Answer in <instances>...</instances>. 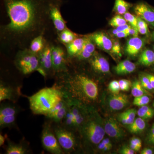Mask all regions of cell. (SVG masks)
<instances>
[{
  "mask_svg": "<svg viewBox=\"0 0 154 154\" xmlns=\"http://www.w3.org/2000/svg\"><path fill=\"white\" fill-rule=\"evenodd\" d=\"M55 0H3L9 22L1 28L2 42L9 45L25 47L34 37L43 34L49 11Z\"/></svg>",
  "mask_w": 154,
  "mask_h": 154,
  "instance_id": "obj_1",
  "label": "cell"
},
{
  "mask_svg": "<svg viewBox=\"0 0 154 154\" xmlns=\"http://www.w3.org/2000/svg\"><path fill=\"white\" fill-rule=\"evenodd\" d=\"M57 75L54 85L71 99L89 106L98 99L99 88L93 79L84 74H70L69 70Z\"/></svg>",
  "mask_w": 154,
  "mask_h": 154,
  "instance_id": "obj_2",
  "label": "cell"
},
{
  "mask_svg": "<svg viewBox=\"0 0 154 154\" xmlns=\"http://www.w3.org/2000/svg\"><path fill=\"white\" fill-rule=\"evenodd\" d=\"M78 131L82 145L87 150L96 149L104 139L105 134L104 122L93 106L89 107L88 115Z\"/></svg>",
  "mask_w": 154,
  "mask_h": 154,
  "instance_id": "obj_3",
  "label": "cell"
},
{
  "mask_svg": "<svg viewBox=\"0 0 154 154\" xmlns=\"http://www.w3.org/2000/svg\"><path fill=\"white\" fill-rule=\"evenodd\" d=\"M65 96L62 90L54 85L42 88L28 97L30 110L33 114L46 116Z\"/></svg>",
  "mask_w": 154,
  "mask_h": 154,
  "instance_id": "obj_4",
  "label": "cell"
},
{
  "mask_svg": "<svg viewBox=\"0 0 154 154\" xmlns=\"http://www.w3.org/2000/svg\"><path fill=\"white\" fill-rule=\"evenodd\" d=\"M14 63L17 69L24 75H28L38 71L39 60L38 54L28 48L19 51L15 57Z\"/></svg>",
  "mask_w": 154,
  "mask_h": 154,
  "instance_id": "obj_5",
  "label": "cell"
},
{
  "mask_svg": "<svg viewBox=\"0 0 154 154\" xmlns=\"http://www.w3.org/2000/svg\"><path fill=\"white\" fill-rule=\"evenodd\" d=\"M53 129L64 153L69 154L75 150L77 146L74 131L67 129L60 124H56Z\"/></svg>",
  "mask_w": 154,
  "mask_h": 154,
  "instance_id": "obj_6",
  "label": "cell"
},
{
  "mask_svg": "<svg viewBox=\"0 0 154 154\" xmlns=\"http://www.w3.org/2000/svg\"><path fill=\"white\" fill-rule=\"evenodd\" d=\"M41 143L45 149L50 153L64 154L54 134L52 125L49 122H45L43 125Z\"/></svg>",
  "mask_w": 154,
  "mask_h": 154,
  "instance_id": "obj_7",
  "label": "cell"
},
{
  "mask_svg": "<svg viewBox=\"0 0 154 154\" xmlns=\"http://www.w3.org/2000/svg\"><path fill=\"white\" fill-rule=\"evenodd\" d=\"M52 46L49 44H46L44 49L38 54L39 66L37 71L45 78L54 73L51 56Z\"/></svg>",
  "mask_w": 154,
  "mask_h": 154,
  "instance_id": "obj_8",
  "label": "cell"
},
{
  "mask_svg": "<svg viewBox=\"0 0 154 154\" xmlns=\"http://www.w3.org/2000/svg\"><path fill=\"white\" fill-rule=\"evenodd\" d=\"M51 56L54 74H59L68 71L67 60V54L62 48L53 45Z\"/></svg>",
  "mask_w": 154,
  "mask_h": 154,
  "instance_id": "obj_9",
  "label": "cell"
},
{
  "mask_svg": "<svg viewBox=\"0 0 154 154\" xmlns=\"http://www.w3.org/2000/svg\"><path fill=\"white\" fill-rule=\"evenodd\" d=\"M63 3V0H55L51 4L49 9V18L58 34L67 28L66 22L61 13L60 7Z\"/></svg>",
  "mask_w": 154,
  "mask_h": 154,
  "instance_id": "obj_10",
  "label": "cell"
},
{
  "mask_svg": "<svg viewBox=\"0 0 154 154\" xmlns=\"http://www.w3.org/2000/svg\"><path fill=\"white\" fill-rule=\"evenodd\" d=\"M105 133L110 137L116 140H121L125 136V132L121 128L116 119L108 117L104 122Z\"/></svg>",
  "mask_w": 154,
  "mask_h": 154,
  "instance_id": "obj_11",
  "label": "cell"
},
{
  "mask_svg": "<svg viewBox=\"0 0 154 154\" xmlns=\"http://www.w3.org/2000/svg\"><path fill=\"white\" fill-rule=\"evenodd\" d=\"M137 16L143 19L154 28V9L147 3L140 2L134 7Z\"/></svg>",
  "mask_w": 154,
  "mask_h": 154,
  "instance_id": "obj_12",
  "label": "cell"
},
{
  "mask_svg": "<svg viewBox=\"0 0 154 154\" xmlns=\"http://www.w3.org/2000/svg\"><path fill=\"white\" fill-rule=\"evenodd\" d=\"M107 105L109 108L113 111H117L123 109L129 103L127 95L121 93L112 94L107 99Z\"/></svg>",
  "mask_w": 154,
  "mask_h": 154,
  "instance_id": "obj_13",
  "label": "cell"
},
{
  "mask_svg": "<svg viewBox=\"0 0 154 154\" xmlns=\"http://www.w3.org/2000/svg\"><path fill=\"white\" fill-rule=\"evenodd\" d=\"M19 89L1 82L0 84V102L9 100L15 102L21 95Z\"/></svg>",
  "mask_w": 154,
  "mask_h": 154,
  "instance_id": "obj_14",
  "label": "cell"
},
{
  "mask_svg": "<svg viewBox=\"0 0 154 154\" xmlns=\"http://www.w3.org/2000/svg\"><path fill=\"white\" fill-rule=\"evenodd\" d=\"M89 62L91 68L96 72L103 74L110 72V65L103 57L94 54L90 59Z\"/></svg>",
  "mask_w": 154,
  "mask_h": 154,
  "instance_id": "obj_15",
  "label": "cell"
},
{
  "mask_svg": "<svg viewBox=\"0 0 154 154\" xmlns=\"http://www.w3.org/2000/svg\"><path fill=\"white\" fill-rule=\"evenodd\" d=\"M95 44L101 48L106 51L111 50L113 46V42L105 33L103 32H96L88 36Z\"/></svg>",
  "mask_w": 154,
  "mask_h": 154,
  "instance_id": "obj_16",
  "label": "cell"
},
{
  "mask_svg": "<svg viewBox=\"0 0 154 154\" xmlns=\"http://www.w3.org/2000/svg\"><path fill=\"white\" fill-rule=\"evenodd\" d=\"M145 43V40L138 36L131 38L127 42L125 47L126 54L131 57L135 56L142 49Z\"/></svg>",
  "mask_w": 154,
  "mask_h": 154,
  "instance_id": "obj_17",
  "label": "cell"
},
{
  "mask_svg": "<svg viewBox=\"0 0 154 154\" xmlns=\"http://www.w3.org/2000/svg\"><path fill=\"white\" fill-rule=\"evenodd\" d=\"M88 37L77 38L69 44L66 45L68 57H75L82 51Z\"/></svg>",
  "mask_w": 154,
  "mask_h": 154,
  "instance_id": "obj_18",
  "label": "cell"
},
{
  "mask_svg": "<svg viewBox=\"0 0 154 154\" xmlns=\"http://www.w3.org/2000/svg\"><path fill=\"white\" fill-rule=\"evenodd\" d=\"M7 145L5 150L6 154H26L29 153V148L26 143H14L9 138H7Z\"/></svg>",
  "mask_w": 154,
  "mask_h": 154,
  "instance_id": "obj_19",
  "label": "cell"
},
{
  "mask_svg": "<svg viewBox=\"0 0 154 154\" xmlns=\"http://www.w3.org/2000/svg\"><path fill=\"white\" fill-rule=\"evenodd\" d=\"M95 51V43L88 36L87 41L84 45L82 49L76 56L75 58L79 60L90 59L94 55Z\"/></svg>",
  "mask_w": 154,
  "mask_h": 154,
  "instance_id": "obj_20",
  "label": "cell"
},
{
  "mask_svg": "<svg viewBox=\"0 0 154 154\" xmlns=\"http://www.w3.org/2000/svg\"><path fill=\"white\" fill-rule=\"evenodd\" d=\"M136 68L135 64L129 60L120 62L114 67V70L118 75L128 74L133 72Z\"/></svg>",
  "mask_w": 154,
  "mask_h": 154,
  "instance_id": "obj_21",
  "label": "cell"
},
{
  "mask_svg": "<svg viewBox=\"0 0 154 154\" xmlns=\"http://www.w3.org/2000/svg\"><path fill=\"white\" fill-rule=\"evenodd\" d=\"M46 43L43 34L36 36L30 42L29 49L33 53L38 54L44 49Z\"/></svg>",
  "mask_w": 154,
  "mask_h": 154,
  "instance_id": "obj_22",
  "label": "cell"
},
{
  "mask_svg": "<svg viewBox=\"0 0 154 154\" xmlns=\"http://www.w3.org/2000/svg\"><path fill=\"white\" fill-rule=\"evenodd\" d=\"M72 101V99L70 102L65 105L61 109L58 110L53 115L47 118L51 120L53 122H54L56 124H61L63 121L69 109Z\"/></svg>",
  "mask_w": 154,
  "mask_h": 154,
  "instance_id": "obj_23",
  "label": "cell"
},
{
  "mask_svg": "<svg viewBox=\"0 0 154 154\" xmlns=\"http://www.w3.org/2000/svg\"><path fill=\"white\" fill-rule=\"evenodd\" d=\"M146 126L145 120L139 117L135 119L132 124L128 125V128L131 133L138 134L143 132Z\"/></svg>",
  "mask_w": 154,
  "mask_h": 154,
  "instance_id": "obj_24",
  "label": "cell"
},
{
  "mask_svg": "<svg viewBox=\"0 0 154 154\" xmlns=\"http://www.w3.org/2000/svg\"><path fill=\"white\" fill-rule=\"evenodd\" d=\"M138 63L146 66L152 65L154 63V51L149 49L144 50L139 57Z\"/></svg>",
  "mask_w": 154,
  "mask_h": 154,
  "instance_id": "obj_25",
  "label": "cell"
},
{
  "mask_svg": "<svg viewBox=\"0 0 154 154\" xmlns=\"http://www.w3.org/2000/svg\"><path fill=\"white\" fill-rule=\"evenodd\" d=\"M19 108L15 105L9 103L2 104L0 107V117L6 116L17 115Z\"/></svg>",
  "mask_w": 154,
  "mask_h": 154,
  "instance_id": "obj_26",
  "label": "cell"
},
{
  "mask_svg": "<svg viewBox=\"0 0 154 154\" xmlns=\"http://www.w3.org/2000/svg\"><path fill=\"white\" fill-rule=\"evenodd\" d=\"M77 38L78 37L76 34L67 28L58 33L60 41L65 45L70 43Z\"/></svg>",
  "mask_w": 154,
  "mask_h": 154,
  "instance_id": "obj_27",
  "label": "cell"
},
{
  "mask_svg": "<svg viewBox=\"0 0 154 154\" xmlns=\"http://www.w3.org/2000/svg\"><path fill=\"white\" fill-rule=\"evenodd\" d=\"M132 4L125 0H115L113 11L119 15H124L127 13Z\"/></svg>",
  "mask_w": 154,
  "mask_h": 154,
  "instance_id": "obj_28",
  "label": "cell"
},
{
  "mask_svg": "<svg viewBox=\"0 0 154 154\" xmlns=\"http://www.w3.org/2000/svg\"><path fill=\"white\" fill-rule=\"evenodd\" d=\"M60 124L67 129L71 130L74 131H77L75 122V116L71 111L70 107L63 121Z\"/></svg>",
  "mask_w": 154,
  "mask_h": 154,
  "instance_id": "obj_29",
  "label": "cell"
},
{
  "mask_svg": "<svg viewBox=\"0 0 154 154\" xmlns=\"http://www.w3.org/2000/svg\"><path fill=\"white\" fill-rule=\"evenodd\" d=\"M131 89V94L134 97L145 95H150L148 91L143 88L140 81L137 79L133 82Z\"/></svg>",
  "mask_w": 154,
  "mask_h": 154,
  "instance_id": "obj_30",
  "label": "cell"
},
{
  "mask_svg": "<svg viewBox=\"0 0 154 154\" xmlns=\"http://www.w3.org/2000/svg\"><path fill=\"white\" fill-rule=\"evenodd\" d=\"M139 117L146 120L151 119L154 116V110L147 105L141 106L137 111Z\"/></svg>",
  "mask_w": 154,
  "mask_h": 154,
  "instance_id": "obj_31",
  "label": "cell"
},
{
  "mask_svg": "<svg viewBox=\"0 0 154 154\" xmlns=\"http://www.w3.org/2000/svg\"><path fill=\"white\" fill-rule=\"evenodd\" d=\"M17 115L6 116L0 117L1 128L13 127L16 125Z\"/></svg>",
  "mask_w": 154,
  "mask_h": 154,
  "instance_id": "obj_32",
  "label": "cell"
},
{
  "mask_svg": "<svg viewBox=\"0 0 154 154\" xmlns=\"http://www.w3.org/2000/svg\"><path fill=\"white\" fill-rule=\"evenodd\" d=\"M150 102V98L148 95H145L143 96L135 97L134 99V105L136 106L141 107L144 105H147Z\"/></svg>",
  "mask_w": 154,
  "mask_h": 154,
  "instance_id": "obj_33",
  "label": "cell"
},
{
  "mask_svg": "<svg viewBox=\"0 0 154 154\" xmlns=\"http://www.w3.org/2000/svg\"><path fill=\"white\" fill-rule=\"evenodd\" d=\"M109 24L112 27L117 28L119 26L126 24L127 21L124 17L118 15L113 17L109 22Z\"/></svg>",
  "mask_w": 154,
  "mask_h": 154,
  "instance_id": "obj_34",
  "label": "cell"
},
{
  "mask_svg": "<svg viewBox=\"0 0 154 154\" xmlns=\"http://www.w3.org/2000/svg\"><path fill=\"white\" fill-rule=\"evenodd\" d=\"M124 18L131 27L137 29V16L127 12L124 14Z\"/></svg>",
  "mask_w": 154,
  "mask_h": 154,
  "instance_id": "obj_35",
  "label": "cell"
},
{
  "mask_svg": "<svg viewBox=\"0 0 154 154\" xmlns=\"http://www.w3.org/2000/svg\"><path fill=\"white\" fill-rule=\"evenodd\" d=\"M140 82L143 88L148 91L154 90L149 78L146 74L142 75L140 76Z\"/></svg>",
  "mask_w": 154,
  "mask_h": 154,
  "instance_id": "obj_36",
  "label": "cell"
},
{
  "mask_svg": "<svg viewBox=\"0 0 154 154\" xmlns=\"http://www.w3.org/2000/svg\"><path fill=\"white\" fill-rule=\"evenodd\" d=\"M108 89L112 94H119L121 91L119 82L116 80L110 82L108 85Z\"/></svg>",
  "mask_w": 154,
  "mask_h": 154,
  "instance_id": "obj_37",
  "label": "cell"
},
{
  "mask_svg": "<svg viewBox=\"0 0 154 154\" xmlns=\"http://www.w3.org/2000/svg\"><path fill=\"white\" fill-rule=\"evenodd\" d=\"M120 90L123 91H128L131 88L132 83L130 80L121 79L119 81Z\"/></svg>",
  "mask_w": 154,
  "mask_h": 154,
  "instance_id": "obj_38",
  "label": "cell"
},
{
  "mask_svg": "<svg viewBox=\"0 0 154 154\" xmlns=\"http://www.w3.org/2000/svg\"><path fill=\"white\" fill-rule=\"evenodd\" d=\"M128 118L127 125L132 124L135 119L137 111L134 109H130L125 111Z\"/></svg>",
  "mask_w": 154,
  "mask_h": 154,
  "instance_id": "obj_39",
  "label": "cell"
},
{
  "mask_svg": "<svg viewBox=\"0 0 154 154\" xmlns=\"http://www.w3.org/2000/svg\"><path fill=\"white\" fill-rule=\"evenodd\" d=\"M146 143L154 146V124L152 127L146 138Z\"/></svg>",
  "mask_w": 154,
  "mask_h": 154,
  "instance_id": "obj_40",
  "label": "cell"
},
{
  "mask_svg": "<svg viewBox=\"0 0 154 154\" xmlns=\"http://www.w3.org/2000/svg\"><path fill=\"white\" fill-rule=\"evenodd\" d=\"M111 51L113 53L116 55L121 56V46L119 42L117 40H114L113 42V46H112Z\"/></svg>",
  "mask_w": 154,
  "mask_h": 154,
  "instance_id": "obj_41",
  "label": "cell"
},
{
  "mask_svg": "<svg viewBox=\"0 0 154 154\" xmlns=\"http://www.w3.org/2000/svg\"><path fill=\"white\" fill-rule=\"evenodd\" d=\"M118 120L123 125H127L128 118L126 112H122L119 114Z\"/></svg>",
  "mask_w": 154,
  "mask_h": 154,
  "instance_id": "obj_42",
  "label": "cell"
},
{
  "mask_svg": "<svg viewBox=\"0 0 154 154\" xmlns=\"http://www.w3.org/2000/svg\"><path fill=\"white\" fill-rule=\"evenodd\" d=\"M136 152L129 146H124L121 149L120 152L122 154H134L136 153Z\"/></svg>",
  "mask_w": 154,
  "mask_h": 154,
  "instance_id": "obj_43",
  "label": "cell"
},
{
  "mask_svg": "<svg viewBox=\"0 0 154 154\" xmlns=\"http://www.w3.org/2000/svg\"><path fill=\"white\" fill-rule=\"evenodd\" d=\"M148 27V24L145 21L137 17V29Z\"/></svg>",
  "mask_w": 154,
  "mask_h": 154,
  "instance_id": "obj_44",
  "label": "cell"
},
{
  "mask_svg": "<svg viewBox=\"0 0 154 154\" xmlns=\"http://www.w3.org/2000/svg\"><path fill=\"white\" fill-rule=\"evenodd\" d=\"M130 143L137 146L141 149L142 147V142L140 139L137 137H133L131 139Z\"/></svg>",
  "mask_w": 154,
  "mask_h": 154,
  "instance_id": "obj_45",
  "label": "cell"
},
{
  "mask_svg": "<svg viewBox=\"0 0 154 154\" xmlns=\"http://www.w3.org/2000/svg\"><path fill=\"white\" fill-rule=\"evenodd\" d=\"M125 31L129 33V35H133L134 37H137L138 35L139 32L137 29L133 28L131 26Z\"/></svg>",
  "mask_w": 154,
  "mask_h": 154,
  "instance_id": "obj_46",
  "label": "cell"
},
{
  "mask_svg": "<svg viewBox=\"0 0 154 154\" xmlns=\"http://www.w3.org/2000/svg\"><path fill=\"white\" fill-rule=\"evenodd\" d=\"M141 154H153L154 150L150 148H145L140 152Z\"/></svg>",
  "mask_w": 154,
  "mask_h": 154,
  "instance_id": "obj_47",
  "label": "cell"
},
{
  "mask_svg": "<svg viewBox=\"0 0 154 154\" xmlns=\"http://www.w3.org/2000/svg\"><path fill=\"white\" fill-rule=\"evenodd\" d=\"M128 36H129V33L125 31H119L115 35V36L118 38H123L127 37Z\"/></svg>",
  "mask_w": 154,
  "mask_h": 154,
  "instance_id": "obj_48",
  "label": "cell"
},
{
  "mask_svg": "<svg viewBox=\"0 0 154 154\" xmlns=\"http://www.w3.org/2000/svg\"><path fill=\"white\" fill-rule=\"evenodd\" d=\"M131 26H130V25H128L126 24L125 25H122V26L117 27V28H116V29L118 30L119 32V31H125L128 29H129Z\"/></svg>",
  "mask_w": 154,
  "mask_h": 154,
  "instance_id": "obj_49",
  "label": "cell"
},
{
  "mask_svg": "<svg viewBox=\"0 0 154 154\" xmlns=\"http://www.w3.org/2000/svg\"><path fill=\"white\" fill-rule=\"evenodd\" d=\"M139 33L141 34H148L149 33L148 27L143 28H138L137 29Z\"/></svg>",
  "mask_w": 154,
  "mask_h": 154,
  "instance_id": "obj_50",
  "label": "cell"
},
{
  "mask_svg": "<svg viewBox=\"0 0 154 154\" xmlns=\"http://www.w3.org/2000/svg\"><path fill=\"white\" fill-rule=\"evenodd\" d=\"M146 75L147 76L154 90V75L152 74H146Z\"/></svg>",
  "mask_w": 154,
  "mask_h": 154,
  "instance_id": "obj_51",
  "label": "cell"
},
{
  "mask_svg": "<svg viewBox=\"0 0 154 154\" xmlns=\"http://www.w3.org/2000/svg\"><path fill=\"white\" fill-rule=\"evenodd\" d=\"M7 136L5 135L4 136L1 134H0V146H3V145L5 144V141L7 139Z\"/></svg>",
  "mask_w": 154,
  "mask_h": 154,
  "instance_id": "obj_52",
  "label": "cell"
},
{
  "mask_svg": "<svg viewBox=\"0 0 154 154\" xmlns=\"http://www.w3.org/2000/svg\"><path fill=\"white\" fill-rule=\"evenodd\" d=\"M101 142H102V143L105 144L106 145H108L110 146H112V145L111 143V142H110V140L108 138L103 139Z\"/></svg>",
  "mask_w": 154,
  "mask_h": 154,
  "instance_id": "obj_53",
  "label": "cell"
},
{
  "mask_svg": "<svg viewBox=\"0 0 154 154\" xmlns=\"http://www.w3.org/2000/svg\"><path fill=\"white\" fill-rule=\"evenodd\" d=\"M129 146L135 152L139 151L141 149L139 147H138L137 146L132 144L130 143Z\"/></svg>",
  "mask_w": 154,
  "mask_h": 154,
  "instance_id": "obj_54",
  "label": "cell"
},
{
  "mask_svg": "<svg viewBox=\"0 0 154 154\" xmlns=\"http://www.w3.org/2000/svg\"><path fill=\"white\" fill-rule=\"evenodd\" d=\"M152 39L154 41V31H153V32L152 33Z\"/></svg>",
  "mask_w": 154,
  "mask_h": 154,
  "instance_id": "obj_55",
  "label": "cell"
},
{
  "mask_svg": "<svg viewBox=\"0 0 154 154\" xmlns=\"http://www.w3.org/2000/svg\"><path fill=\"white\" fill-rule=\"evenodd\" d=\"M153 107H154V102H153Z\"/></svg>",
  "mask_w": 154,
  "mask_h": 154,
  "instance_id": "obj_56",
  "label": "cell"
}]
</instances>
